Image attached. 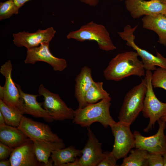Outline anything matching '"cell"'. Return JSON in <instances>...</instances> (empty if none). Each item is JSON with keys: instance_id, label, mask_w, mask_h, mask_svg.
<instances>
[{"instance_id": "3", "label": "cell", "mask_w": 166, "mask_h": 166, "mask_svg": "<svg viewBox=\"0 0 166 166\" xmlns=\"http://www.w3.org/2000/svg\"><path fill=\"white\" fill-rule=\"evenodd\" d=\"M66 38L81 42L96 41L99 48L104 51H113L116 49L105 27L93 21L82 26L77 30L69 32Z\"/></svg>"}, {"instance_id": "25", "label": "cell", "mask_w": 166, "mask_h": 166, "mask_svg": "<svg viewBox=\"0 0 166 166\" xmlns=\"http://www.w3.org/2000/svg\"><path fill=\"white\" fill-rule=\"evenodd\" d=\"M103 85L102 82H94L86 94L85 100L88 104L96 103L109 97V94L104 89Z\"/></svg>"}, {"instance_id": "22", "label": "cell", "mask_w": 166, "mask_h": 166, "mask_svg": "<svg viewBox=\"0 0 166 166\" xmlns=\"http://www.w3.org/2000/svg\"><path fill=\"white\" fill-rule=\"evenodd\" d=\"M81 154V150L71 145L52 151L50 157L53 162V166H62L65 164L74 161Z\"/></svg>"}, {"instance_id": "16", "label": "cell", "mask_w": 166, "mask_h": 166, "mask_svg": "<svg viewBox=\"0 0 166 166\" xmlns=\"http://www.w3.org/2000/svg\"><path fill=\"white\" fill-rule=\"evenodd\" d=\"M11 166H38L41 165L37 160L33 146L30 140L13 149L9 157Z\"/></svg>"}, {"instance_id": "27", "label": "cell", "mask_w": 166, "mask_h": 166, "mask_svg": "<svg viewBox=\"0 0 166 166\" xmlns=\"http://www.w3.org/2000/svg\"><path fill=\"white\" fill-rule=\"evenodd\" d=\"M151 82L154 88H161L166 90V69L158 67L152 73Z\"/></svg>"}, {"instance_id": "23", "label": "cell", "mask_w": 166, "mask_h": 166, "mask_svg": "<svg viewBox=\"0 0 166 166\" xmlns=\"http://www.w3.org/2000/svg\"><path fill=\"white\" fill-rule=\"evenodd\" d=\"M0 111L4 116L6 124L18 127L24 114L20 109L0 99Z\"/></svg>"}, {"instance_id": "6", "label": "cell", "mask_w": 166, "mask_h": 166, "mask_svg": "<svg viewBox=\"0 0 166 166\" xmlns=\"http://www.w3.org/2000/svg\"><path fill=\"white\" fill-rule=\"evenodd\" d=\"M152 73L151 71L146 70L145 74L147 91L142 112L144 117L149 119L148 126L144 130L146 132L151 131L155 122L166 113V103L159 100L154 92L151 82Z\"/></svg>"}, {"instance_id": "20", "label": "cell", "mask_w": 166, "mask_h": 166, "mask_svg": "<svg viewBox=\"0 0 166 166\" xmlns=\"http://www.w3.org/2000/svg\"><path fill=\"white\" fill-rule=\"evenodd\" d=\"M33 142L34 151L38 160L43 163L45 166H52L53 161L49 160L52 151L65 148L63 141L45 140H34Z\"/></svg>"}, {"instance_id": "2", "label": "cell", "mask_w": 166, "mask_h": 166, "mask_svg": "<svg viewBox=\"0 0 166 166\" xmlns=\"http://www.w3.org/2000/svg\"><path fill=\"white\" fill-rule=\"evenodd\" d=\"M111 101L109 96L98 102L78 108L75 110L73 123L82 127H89L95 122L100 123L105 128L110 126L116 122L110 114Z\"/></svg>"}, {"instance_id": "5", "label": "cell", "mask_w": 166, "mask_h": 166, "mask_svg": "<svg viewBox=\"0 0 166 166\" xmlns=\"http://www.w3.org/2000/svg\"><path fill=\"white\" fill-rule=\"evenodd\" d=\"M138 25L132 27L127 25L122 31L118 32L119 36L126 42L127 46L132 47L136 52L141 59L144 69L146 70L154 71L156 66L166 69V58L158 52L155 55L139 47L135 42V36L134 33L138 27Z\"/></svg>"}, {"instance_id": "33", "label": "cell", "mask_w": 166, "mask_h": 166, "mask_svg": "<svg viewBox=\"0 0 166 166\" xmlns=\"http://www.w3.org/2000/svg\"><path fill=\"white\" fill-rule=\"evenodd\" d=\"M0 166H10L11 163L9 160H0Z\"/></svg>"}, {"instance_id": "18", "label": "cell", "mask_w": 166, "mask_h": 166, "mask_svg": "<svg viewBox=\"0 0 166 166\" xmlns=\"http://www.w3.org/2000/svg\"><path fill=\"white\" fill-rule=\"evenodd\" d=\"M75 80V97L79 104L78 108H83L88 104L85 100L86 94L94 82L92 77L91 69L86 66H83Z\"/></svg>"}, {"instance_id": "24", "label": "cell", "mask_w": 166, "mask_h": 166, "mask_svg": "<svg viewBox=\"0 0 166 166\" xmlns=\"http://www.w3.org/2000/svg\"><path fill=\"white\" fill-rule=\"evenodd\" d=\"M130 154L124 158L121 166H148L147 155L148 152L145 150L137 148L131 150Z\"/></svg>"}, {"instance_id": "10", "label": "cell", "mask_w": 166, "mask_h": 166, "mask_svg": "<svg viewBox=\"0 0 166 166\" xmlns=\"http://www.w3.org/2000/svg\"><path fill=\"white\" fill-rule=\"evenodd\" d=\"M12 69L10 60L1 66L0 72L5 77V82L4 86H0V99L8 104L17 107L22 112L23 100L16 83L12 79Z\"/></svg>"}, {"instance_id": "15", "label": "cell", "mask_w": 166, "mask_h": 166, "mask_svg": "<svg viewBox=\"0 0 166 166\" xmlns=\"http://www.w3.org/2000/svg\"><path fill=\"white\" fill-rule=\"evenodd\" d=\"M125 7L133 19L144 15L162 14L166 10V5L159 0H125Z\"/></svg>"}, {"instance_id": "7", "label": "cell", "mask_w": 166, "mask_h": 166, "mask_svg": "<svg viewBox=\"0 0 166 166\" xmlns=\"http://www.w3.org/2000/svg\"><path fill=\"white\" fill-rule=\"evenodd\" d=\"M38 92L44 97L42 103L43 108L54 120L73 119L75 110L68 107L58 94L50 92L42 84L39 85Z\"/></svg>"}, {"instance_id": "11", "label": "cell", "mask_w": 166, "mask_h": 166, "mask_svg": "<svg viewBox=\"0 0 166 166\" xmlns=\"http://www.w3.org/2000/svg\"><path fill=\"white\" fill-rule=\"evenodd\" d=\"M49 43H44L39 46L27 49L25 63L34 64L38 61H43L50 65L55 71H63L67 66L66 60L54 56L49 50Z\"/></svg>"}, {"instance_id": "28", "label": "cell", "mask_w": 166, "mask_h": 166, "mask_svg": "<svg viewBox=\"0 0 166 166\" xmlns=\"http://www.w3.org/2000/svg\"><path fill=\"white\" fill-rule=\"evenodd\" d=\"M147 158L148 166H164L163 156L160 154L148 152Z\"/></svg>"}, {"instance_id": "13", "label": "cell", "mask_w": 166, "mask_h": 166, "mask_svg": "<svg viewBox=\"0 0 166 166\" xmlns=\"http://www.w3.org/2000/svg\"><path fill=\"white\" fill-rule=\"evenodd\" d=\"M53 27H48L44 30L39 29L36 32H19L14 33L13 42L16 46L24 47L27 49L39 46L44 43H49L56 34Z\"/></svg>"}, {"instance_id": "30", "label": "cell", "mask_w": 166, "mask_h": 166, "mask_svg": "<svg viewBox=\"0 0 166 166\" xmlns=\"http://www.w3.org/2000/svg\"><path fill=\"white\" fill-rule=\"evenodd\" d=\"M14 148L0 142V160L7 159L10 156Z\"/></svg>"}, {"instance_id": "32", "label": "cell", "mask_w": 166, "mask_h": 166, "mask_svg": "<svg viewBox=\"0 0 166 166\" xmlns=\"http://www.w3.org/2000/svg\"><path fill=\"white\" fill-rule=\"evenodd\" d=\"M15 4L20 9L26 2L30 0H13Z\"/></svg>"}, {"instance_id": "35", "label": "cell", "mask_w": 166, "mask_h": 166, "mask_svg": "<svg viewBox=\"0 0 166 166\" xmlns=\"http://www.w3.org/2000/svg\"><path fill=\"white\" fill-rule=\"evenodd\" d=\"M163 158L164 166H166V153L163 155Z\"/></svg>"}, {"instance_id": "8", "label": "cell", "mask_w": 166, "mask_h": 166, "mask_svg": "<svg viewBox=\"0 0 166 166\" xmlns=\"http://www.w3.org/2000/svg\"><path fill=\"white\" fill-rule=\"evenodd\" d=\"M130 126L119 121L110 126L114 138L111 152L117 160L126 157L131 149L135 148V139Z\"/></svg>"}, {"instance_id": "21", "label": "cell", "mask_w": 166, "mask_h": 166, "mask_svg": "<svg viewBox=\"0 0 166 166\" xmlns=\"http://www.w3.org/2000/svg\"><path fill=\"white\" fill-rule=\"evenodd\" d=\"M143 28L155 32L160 44L166 46V17L162 14L144 16L142 19Z\"/></svg>"}, {"instance_id": "19", "label": "cell", "mask_w": 166, "mask_h": 166, "mask_svg": "<svg viewBox=\"0 0 166 166\" xmlns=\"http://www.w3.org/2000/svg\"><path fill=\"white\" fill-rule=\"evenodd\" d=\"M30 140L18 127L6 124L0 125V141L14 148Z\"/></svg>"}, {"instance_id": "17", "label": "cell", "mask_w": 166, "mask_h": 166, "mask_svg": "<svg viewBox=\"0 0 166 166\" xmlns=\"http://www.w3.org/2000/svg\"><path fill=\"white\" fill-rule=\"evenodd\" d=\"M22 99L23 104L22 112L24 114L32 115L37 118H42L48 122L54 121L47 111L42 107V104L37 100L38 95H34L25 93L21 87L16 84Z\"/></svg>"}, {"instance_id": "14", "label": "cell", "mask_w": 166, "mask_h": 166, "mask_svg": "<svg viewBox=\"0 0 166 166\" xmlns=\"http://www.w3.org/2000/svg\"><path fill=\"white\" fill-rule=\"evenodd\" d=\"M88 141L81 150L82 154L78 160L79 166H96L103 159L105 152L100 142L93 132L87 128Z\"/></svg>"}, {"instance_id": "26", "label": "cell", "mask_w": 166, "mask_h": 166, "mask_svg": "<svg viewBox=\"0 0 166 166\" xmlns=\"http://www.w3.org/2000/svg\"><path fill=\"white\" fill-rule=\"evenodd\" d=\"M19 8L13 0L0 3V20L9 18L19 13Z\"/></svg>"}, {"instance_id": "1", "label": "cell", "mask_w": 166, "mask_h": 166, "mask_svg": "<svg viewBox=\"0 0 166 166\" xmlns=\"http://www.w3.org/2000/svg\"><path fill=\"white\" fill-rule=\"evenodd\" d=\"M136 51L119 53L110 61L103 72L106 79L116 81L135 75L140 77L145 74L143 63Z\"/></svg>"}, {"instance_id": "39", "label": "cell", "mask_w": 166, "mask_h": 166, "mask_svg": "<svg viewBox=\"0 0 166 166\" xmlns=\"http://www.w3.org/2000/svg\"><path fill=\"white\" fill-rule=\"evenodd\" d=\"M121 1H123L124 0H120Z\"/></svg>"}, {"instance_id": "9", "label": "cell", "mask_w": 166, "mask_h": 166, "mask_svg": "<svg viewBox=\"0 0 166 166\" xmlns=\"http://www.w3.org/2000/svg\"><path fill=\"white\" fill-rule=\"evenodd\" d=\"M159 128L155 135L146 137L137 131H134L133 136L135 140V148L144 149L149 152L158 153L162 155L166 153V136L164 130L166 122L160 119L157 121Z\"/></svg>"}, {"instance_id": "29", "label": "cell", "mask_w": 166, "mask_h": 166, "mask_svg": "<svg viewBox=\"0 0 166 166\" xmlns=\"http://www.w3.org/2000/svg\"><path fill=\"white\" fill-rule=\"evenodd\" d=\"M105 156L103 159L99 163L97 166H116L117 160L111 152H104Z\"/></svg>"}, {"instance_id": "38", "label": "cell", "mask_w": 166, "mask_h": 166, "mask_svg": "<svg viewBox=\"0 0 166 166\" xmlns=\"http://www.w3.org/2000/svg\"><path fill=\"white\" fill-rule=\"evenodd\" d=\"M162 14L166 17V10Z\"/></svg>"}, {"instance_id": "34", "label": "cell", "mask_w": 166, "mask_h": 166, "mask_svg": "<svg viewBox=\"0 0 166 166\" xmlns=\"http://www.w3.org/2000/svg\"><path fill=\"white\" fill-rule=\"evenodd\" d=\"M6 124L4 116L0 111V125Z\"/></svg>"}, {"instance_id": "37", "label": "cell", "mask_w": 166, "mask_h": 166, "mask_svg": "<svg viewBox=\"0 0 166 166\" xmlns=\"http://www.w3.org/2000/svg\"><path fill=\"white\" fill-rule=\"evenodd\" d=\"M162 3L166 5V0H159Z\"/></svg>"}, {"instance_id": "4", "label": "cell", "mask_w": 166, "mask_h": 166, "mask_svg": "<svg viewBox=\"0 0 166 166\" xmlns=\"http://www.w3.org/2000/svg\"><path fill=\"white\" fill-rule=\"evenodd\" d=\"M146 78L126 94L119 113V121L130 125L142 111L147 91Z\"/></svg>"}, {"instance_id": "12", "label": "cell", "mask_w": 166, "mask_h": 166, "mask_svg": "<svg viewBox=\"0 0 166 166\" xmlns=\"http://www.w3.org/2000/svg\"><path fill=\"white\" fill-rule=\"evenodd\" d=\"M18 127L32 141H63L56 134L52 132L49 125L35 121L24 116Z\"/></svg>"}, {"instance_id": "36", "label": "cell", "mask_w": 166, "mask_h": 166, "mask_svg": "<svg viewBox=\"0 0 166 166\" xmlns=\"http://www.w3.org/2000/svg\"><path fill=\"white\" fill-rule=\"evenodd\" d=\"M160 119L163 121L166 122V113L163 117H162Z\"/></svg>"}, {"instance_id": "31", "label": "cell", "mask_w": 166, "mask_h": 166, "mask_svg": "<svg viewBox=\"0 0 166 166\" xmlns=\"http://www.w3.org/2000/svg\"><path fill=\"white\" fill-rule=\"evenodd\" d=\"M81 2L91 6H95L98 4L99 0H79Z\"/></svg>"}]
</instances>
